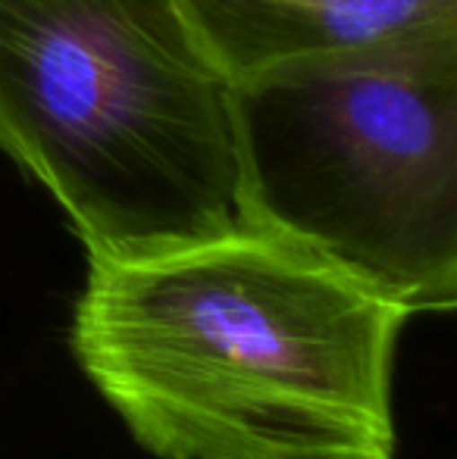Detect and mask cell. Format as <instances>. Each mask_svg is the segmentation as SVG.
<instances>
[{"label":"cell","instance_id":"obj_2","mask_svg":"<svg viewBox=\"0 0 457 459\" xmlns=\"http://www.w3.org/2000/svg\"><path fill=\"white\" fill-rule=\"evenodd\" d=\"M0 153L88 260L248 222L232 82L179 0H0Z\"/></svg>","mask_w":457,"mask_h":459},{"label":"cell","instance_id":"obj_3","mask_svg":"<svg viewBox=\"0 0 457 459\" xmlns=\"http://www.w3.org/2000/svg\"><path fill=\"white\" fill-rule=\"evenodd\" d=\"M244 219L414 316L457 303V22L232 82Z\"/></svg>","mask_w":457,"mask_h":459},{"label":"cell","instance_id":"obj_4","mask_svg":"<svg viewBox=\"0 0 457 459\" xmlns=\"http://www.w3.org/2000/svg\"><path fill=\"white\" fill-rule=\"evenodd\" d=\"M229 82L457 22V0H179Z\"/></svg>","mask_w":457,"mask_h":459},{"label":"cell","instance_id":"obj_1","mask_svg":"<svg viewBox=\"0 0 457 459\" xmlns=\"http://www.w3.org/2000/svg\"><path fill=\"white\" fill-rule=\"evenodd\" d=\"M404 303L286 235L88 260L69 347L157 459H395Z\"/></svg>","mask_w":457,"mask_h":459}]
</instances>
